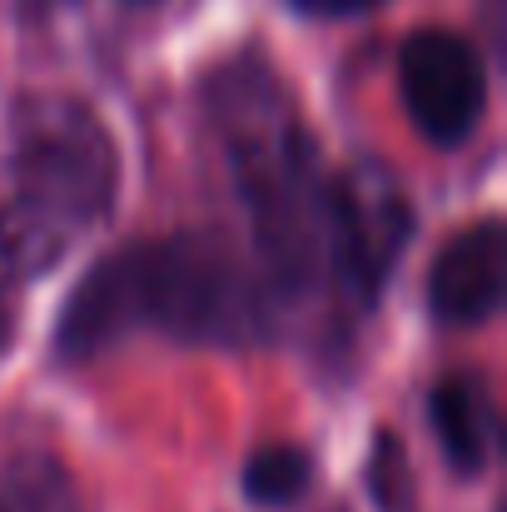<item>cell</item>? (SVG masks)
<instances>
[{
	"instance_id": "1",
	"label": "cell",
	"mask_w": 507,
	"mask_h": 512,
	"mask_svg": "<svg viewBox=\"0 0 507 512\" xmlns=\"http://www.w3.org/2000/svg\"><path fill=\"white\" fill-rule=\"evenodd\" d=\"M135 329L219 348L259 343L269 334V284L214 234L125 244L105 254L65 299L55 353L95 358Z\"/></svg>"
},
{
	"instance_id": "2",
	"label": "cell",
	"mask_w": 507,
	"mask_h": 512,
	"mask_svg": "<svg viewBox=\"0 0 507 512\" xmlns=\"http://www.w3.org/2000/svg\"><path fill=\"white\" fill-rule=\"evenodd\" d=\"M224 155L249 204L254 249L274 294H304L329 279V174L309 130L294 120L279 80L259 65H224L209 100Z\"/></svg>"
},
{
	"instance_id": "3",
	"label": "cell",
	"mask_w": 507,
	"mask_h": 512,
	"mask_svg": "<svg viewBox=\"0 0 507 512\" xmlns=\"http://www.w3.org/2000/svg\"><path fill=\"white\" fill-rule=\"evenodd\" d=\"M10 179L15 194L5 209L70 249L115 204V140L80 100H20L10 120Z\"/></svg>"
},
{
	"instance_id": "4",
	"label": "cell",
	"mask_w": 507,
	"mask_h": 512,
	"mask_svg": "<svg viewBox=\"0 0 507 512\" xmlns=\"http://www.w3.org/2000/svg\"><path fill=\"white\" fill-rule=\"evenodd\" d=\"M408 234L413 209L393 174H329V284H338L353 309H373Z\"/></svg>"
},
{
	"instance_id": "5",
	"label": "cell",
	"mask_w": 507,
	"mask_h": 512,
	"mask_svg": "<svg viewBox=\"0 0 507 512\" xmlns=\"http://www.w3.org/2000/svg\"><path fill=\"white\" fill-rule=\"evenodd\" d=\"M398 90L418 135L438 150L473 140L488 110V70L458 30H418L398 50Z\"/></svg>"
},
{
	"instance_id": "6",
	"label": "cell",
	"mask_w": 507,
	"mask_h": 512,
	"mask_svg": "<svg viewBox=\"0 0 507 512\" xmlns=\"http://www.w3.org/2000/svg\"><path fill=\"white\" fill-rule=\"evenodd\" d=\"M507 284V229L503 219H483L463 229L428 274V304L443 324H483L503 309Z\"/></svg>"
},
{
	"instance_id": "7",
	"label": "cell",
	"mask_w": 507,
	"mask_h": 512,
	"mask_svg": "<svg viewBox=\"0 0 507 512\" xmlns=\"http://www.w3.org/2000/svg\"><path fill=\"white\" fill-rule=\"evenodd\" d=\"M428 413H433V428H438V443L448 453V463L458 473H483L488 458H493V438H498V408L488 398V388L478 378H443L428 398Z\"/></svg>"
},
{
	"instance_id": "8",
	"label": "cell",
	"mask_w": 507,
	"mask_h": 512,
	"mask_svg": "<svg viewBox=\"0 0 507 512\" xmlns=\"http://www.w3.org/2000/svg\"><path fill=\"white\" fill-rule=\"evenodd\" d=\"M0 512H85V503L75 478L55 458L35 453L0 473Z\"/></svg>"
},
{
	"instance_id": "9",
	"label": "cell",
	"mask_w": 507,
	"mask_h": 512,
	"mask_svg": "<svg viewBox=\"0 0 507 512\" xmlns=\"http://www.w3.org/2000/svg\"><path fill=\"white\" fill-rule=\"evenodd\" d=\"M314 478V463L294 443H269L244 463V493L259 508H289Z\"/></svg>"
},
{
	"instance_id": "10",
	"label": "cell",
	"mask_w": 507,
	"mask_h": 512,
	"mask_svg": "<svg viewBox=\"0 0 507 512\" xmlns=\"http://www.w3.org/2000/svg\"><path fill=\"white\" fill-rule=\"evenodd\" d=\"M294 15H309V20H348V15H363V10H378L383 0H284Z\"/></svg>"
},
{
	"instance_id": "11",
	"label": "cell",
	"mask_w": 507,
	"mask_h": 512,
	"mask_svg": "<svg viewBox=\"0 0 507 512\" xmlns=\"http://www.w3.org/2000/svg\"><path fill=\"white\" fill-rule=\"evenodd\" d=\"M5 348H10V314L0 309V353H5Z\"/></svg>"
}]
</instances>
